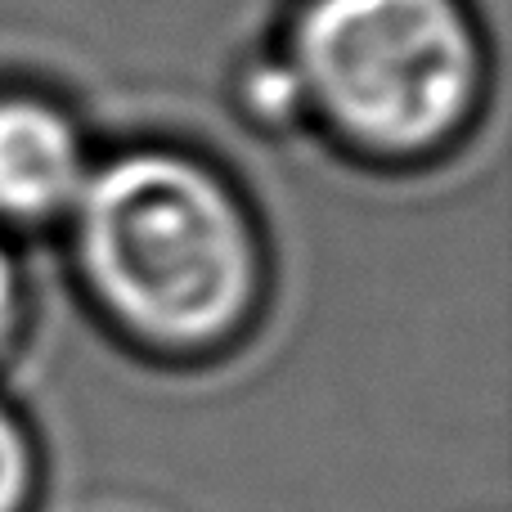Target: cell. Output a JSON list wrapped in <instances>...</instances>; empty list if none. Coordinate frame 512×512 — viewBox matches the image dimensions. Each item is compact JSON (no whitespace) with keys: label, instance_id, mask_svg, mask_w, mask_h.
<instances>
[{"label":"cell","instance_id":"2","mask_svg":"<svg viewBox=\"0 0 512 512\" xmlns=\"http://www.w3.org/2000/svg\"><path fill=\"white\" fill-rule=\"evenodd\" d=\"M283 72L346 144L405 158L468 122L481 50L459 0H306Z\"/></svg>","mask_w":512,"mask_h":512},{"label":"cell","instance_id":"1","mask_svg":"<svg viewBox=\"0 0 512 512\" xmlns=\"http://www.w3.org/2000/svg\"><path fill=\"white\" fill-rule=\"evenodd\" d=\"M77 265L117 328L203 351L252 315L261 252L234 189L171 149H131L90 167L72 207Z\"/></svg>","mask_w":512,"mask_h":512},{"label":"cell","instance_id":"4","mask_svg":"<svg viewBox=\"0 0 512 512\" xmlns=\"http://www.w3.org/2000/svg\"><path fill=\"white\" fill-rule=\"evenodd\" d=\"M32 490V445L18 418L0 405V512H23Z\"/></svg>","mask_w":512,"mask_h":512},{"label":"cell","instance_id":"5","mask_svg":"<svg viewBox=\"0 0 512 512\" xmlns=\"http://www.w3.org/2000/svg\"><path fill=\"white\" fill-rule=\"evenodd\" d=\"M18 315H23V274H18L14 252L0 239V351H5L9 337H14Z\"/></svg>","mask_w":512,"mask_h":512},{"label":"cell","instance_id":"3","mask_svg":"<svg viewBox=\"0 0 512 512\" xmlns=\"http://www.w3.org/2000/svg\"><path fill=\"white\" fill-rule=\"evenodd\" d=\"M86 180V140L63 108L36 95H0V221L45 225L72 216Z\"/></svg>","mask_w":512,"mask_h":512}]
</instances>
